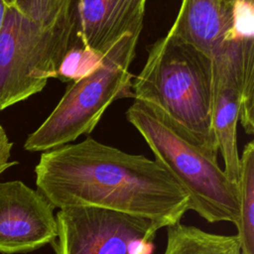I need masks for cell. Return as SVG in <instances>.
I'll list each match as a JSON object with an SVG mask.
<instances>
[{
	"mask_svg": "<svg viewBox=\"0 0 254 254\" xmlns=\"http://www.w3.org/2000/svg\"><path fill=\"white\" fill-rule=\"evenodd\" d=\"M75 27V3L51 26L9 5L0 31V111L42 91L50 78H56Z\"/></svg>",
	"mask_w": 254,
	"mask_h": 254,
	"instance_id": "5b68a950",
	"label": "cell"
},
{
	"mask_svg": "<svg viewBox=\"0 0 254 254\" xmlns=\"http://www.w3.org/2000/svg\"><path fill=\"white\" fill-rule=\"evenodd\" d=\"M105 54L75 42L70 43L57 70L56 78L62 81H76L97 69L103 63Z\"/></svg>",
	"mask_w": 254,
	"mask_h": 254,
	"instance_id": "5bb4252c",
	"label": "cell"
},
{
	"mask_svg": "<svg viewBox=\"0 0 254 254\" xmlns=\"http://www.w3.org/2000/svg\"><path fill=\"white\" fill-rule=\"evenodd\" d=\"M126 118L189 196V210L208 222H232L239 215L237 183L213 157L180 133L158 110L134 99Z\"/></svg>",
	"mask_w": 254,
	"mask_h": 254,
	"instance_id": "3957f363",
	"label": "cell"
},
{
	"mask_svg": "<svg viewBox=\"0 0 254 254\" xmlns=\"http://www.w3.org/2000/svg\"><path fill=\"white\" fill-rule=\"evenodd\" d=\"M132 92L134 99L154 107L186 138L217 157L211 125L212 61L208 56L167 34L149 48Z\"/></svg>",
	"mask_w": 254,
	"mask_h": 254,
	"instance_id": "7a4b0ae2",
	"label": "cell"
},
{
	"mask_svg": "<svg viewBox=\"0 0 254 254\" xmlns=\"http://www.w3.org/2000/svg\"><path fill=\"white\" fill-rule=\"evenodd\" d=\"M239 215L237 237L245 254H254V142H248L239 156Z\"/></svg>",
	"mask_w": 254,
	"mask_h": 254,
	"instance_id": "4fadbf2b",
	"label": "cell"
},
{
	"mask_svg": "<svg viewBox=\"0 0 254 254\" xmlns=\"http://www.w3.org/2000/svg\"><path fill=\"white\" fill-rule=\"evenodd\" d=\"M38 190L56 208L94 206L145 217L161 228L181 221L189 196L167 168L91 137L45 151Z\"/></svg>",
	"mask_w": 254,
	"mask_h": 254,
	"instance_id": "6da1fadb",
	"label": "cell"
},
{
	"mask_svg": "<svg viewBox=\"0 0 254 254\" xmlns=\"http://www.w3.org/2000/svg\"><path fill=\"white\" fill-rule=\"evenodd\" d=\"M9 2H10V1H9Z\"/></svg>",
	"mask_w": 254,
	"mask_h": 254,
	"instance_id": "44dd1931",
	"label": "cell"
},
{
	"mask_svg": "<svg viewBox=\"0 0 254 254\" xmlns=\"http://www.w3.org/2000/svg\"><path fill=\"white\" fill-rule=\"evenodd\" d=\"M8 1H10V2H12V3H13V0H8Z\"/></svg>",
	"mask_w": 254,
	"mask_h": 254,
	"instance_id": "d6986e66",
	"label": "cell"
},
{
	"mask_svg": "<svg viewBox=\"0 0 254 254\" xmlns=\"http://www.w3.org/2000/svg\"><path fill=\"white\" fill-rule=\"evenodd\" d=\"M230 8L220 0H182L168 34L192 45L210 59L219 51L231 25Z\"/></svg>",
	"mask_w": 254,
	"mask_h": 254,
	"instance_id": "30bf717a",
	"label": "cell"
},
{
	"mask_svg": "<svg viewBox=\"0 0 254 254\" xmlns=\"http://www.w3.org/2000/svg\"><path fill=\"white\" fill-rule=\"evenodd\" d=\"M164 254H242L237 235L214 234L181 221L167 226Z\"/></svg>",
	"mask_w": 254,
	"mask_h": 254,
	"instance_id": "7c38bea8",
	"label": "cell"
},
{
	"mask_svg": "<svg viewBox=\"0 0 254 254\" xmlns=\"http://www.w3.org/2000/svg\"><path fill=\"white\" fill-rule=\"evenodd\" d=\"M12 2H9L8 0H0V31H1L2 27H3L8 7H9V5Z\"/></svg>",
	"mask_w": 254,
	"mask_h": 254,
	"instance_id": "e0dca14e",
	"label": "cell"
},
{
	"mask_svg": "<svg viewBox=\"0 0 254 254\" xmlns=\"http://www.w3.org/2000/svg\"><path fill=\"white\" fill-rule=\"evenodd\" d=\"M220 1H221V3H222L223 7H225V8H230L235 0H220Z\"/></svg>",
	"mask_w": 254,
	"mask_h": 254,
	"instance_id": "ac0fdd59",
	"label": "cell"
},
{
	"mask_svg": "<svg viewBox=\"0 0 254 254\" xmlns=\"http://www.w3.org/2000/svg\"><path fill=\"white\" fill-rule=\"evenodd\" d=\"M212 61L211 125L218 152L222 155L223 171L237 183L239 155L237 149V123L241 105V72L234 59L219 51Z\"/></svg>",
	"mask_w": 254,
	"mask_h": 254,
	"instance_id": "ba28073f",
	"label": "cell"
},
{
	"mask_svg": "<svg viewBox=\"0 0 254 254\" xmlns=\"http://www.w3.org/2000/svg\"><path fill=\"white\" fill-rule=\"evenodd\" d=\"M223 43L235 51L242 73L239 121L246 134L254 133V0H235L231 25ZM222 43V44H223Z\"/></svg>",
	"mask_w": 254,
	"mask_h": 254,
	"instance_id": "8fae6325",
	"label": "cell"
},
{
	"mask_svg": "<svg viewBox=\"0 0 254 254\" xmlns=\"http://www.w3.org/2000/svg\"><path fill=\"white\" fill-rule=\"evenodd\" d=\"M139 36H123L104 56L102 64L73 81L41 124L25 141L30 152H45L89 135L116 100L133 97L130 64Z\"/></svg>",
	"mask_w": 254,
	"mask_h": 254,
	"instance_id": "277c9868",
	"label": "cell"
},
{
	"mask_svg": "<svg viewBox=\"0 0 254 254\" xmlns=\"http://www.w3.org/2000/svg\"><path fill=\"white\" fill-rule=\"evenodd\" d=\"M147 0H76L81 43L106 54L123 36H140Z\"/></svg>",
	"mask_w": 254,
	"mask_h": 254,
	"instance_id": "9c48e42d",
	"label": "cell"
},
{
	"mask_svg": "<svg viewBox=\"0 0 254 254\" xmlns=\"http://www.w3.org/2000/svg\"><path fill=\"white\" fill-rule=\"evenodd\" d=\"M55 207L21 181L0 182V253H28L57 238Z\"/></svg>",
	"mask_w": 254,
	"mask_h": 254,
	"instance_id": "52a82bcc",
	"label": "cell"
},
{
	"mask_svg": "<svg viewBox=\"0 0 254 254\" xmlns=\"http://www.w3.org/2000/svg\"><path fill=\"white\" fill-rule=\"evenodd\" d=\"M242 254H245V253H243V252H242Z\"/></svg>",
	"mask_w": 254,
	"mask_h": 254,
	"instance_id": "ffe728a7",
	"label": "cell"
},
{
	"mask_svg": "<svg viewBox=\"0 0 254 254\" xmlns=\"http://www.w3.org/2000/svg\"><path fill=\"white\" fill-rule=\"evenodd\" d=\"M12 143L10 142L4 128L0 125V175L7 169L17 164V161H10Z\"/></svg>",
	"mask_w": 254,
	"mask_h": 254,
	"instance_id": "2e32d148",
	"label": "cell"
},
{
	"mask_svg": "<svg viewBox=\"0 0 254 254\" xmlns=\"http://www.w3.org/2000/svg\"><path fill=\"white\" fill-rule=\"evenodd\" d=\"M73 3L74 0H13L21 13L44 26L55 24Z\"/></svg>",
	"mask_w": 254,
	"mask_h": 254,
	"instance_id": "9a60e30c",
	"label": "cell"
},
{
	"mask_svg": "<svg viewBox=\"0 0 254 254\" xmlns=\"http://www.w3.org/2000/svg\"><path fill=\"white\" fill-rule=\"evenodd\" d=\"M59 209L56 254H152L161 228L151 219L100 207Z\"/></svg>",
	"mask_w": 254,
	"mask_h": 254,
	"instance_id": "8992f818",
	"label": "cell"
}]
</instances>
